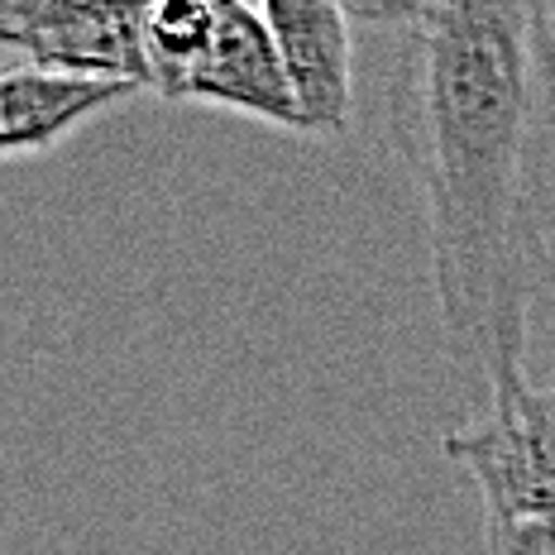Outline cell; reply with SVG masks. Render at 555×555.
Listing matches in <instances>:
<instances>
[{
    "mask_svg": "<svg viewBox=\"0 0 555 555\" xmlns=\"http://www.w3.org/2000/svg\"><path fill=\"white\" fill-rule=\"evenodd\" d=\"M398 29L388 139L426 211L431 283L450 360L489 388L522 392L531 307L555 287L541 230V168L555 149V5L446 0L345 5Z\"/></svg>",
    "mask_w": 555,
    "mask_h": 555,
    "instance_id": "1",
    "label": "cell"
},
{
    "mask_svg": "<svg viewBox=\"0 0 555 555\" xmlns=\"http://www.w3.org/2000/svg\"><path fill=\"white\" fill-rule=\"evenodd\" d=\"M441 450L474 479L489 517L555 513V388L527 384L450 431Z\"/></svg>",
    "mask_w": 555,
    "mask_h": 555,
    "instance_id": "2",
    "label": "cell"
},
{
    "mask_svg": "<svg viewBox=\"0 0 555 555\" xmlns=\"http://www.w3.org/2000/svg\"><path fill=\"white\" fill-rule=\"evenodd\" d=\"M144 5H67V0H0V39L25 67L53 77L144 87L139 49Z\"/></svg>",
    "mask_w": 555,
    "mask_h": 555,
    "instance_id": "3",
    "label": "cell"
},
{
    "mask_svg": "<svg viewBox=\"0 0 555 555\" xmlns=\"http://www.w3.org/2000/svg\"><path fill=\"white\" fill-rule=\"evenodd\" d=\"M263 20L283 57L297 134H345L354 115V39L345 5L269 0Z\"/></svg>",
    "mask_w": 555,
    "mask_h": 555,
    "instance_id": "4",
    "label": "cell"
},
{
    "mask_svg": "<svg viewBox=\"0 0 555 555\" xmlns=\"http://www.w3.org/2000/svg\"><path fill=\"white\" fill-rule=\"evenodd\" d=\"M172 101L221 106V111L249 115V120L278 125V130H297L293 91H287L283 57H278L263 10L240 5V0L216 5L211 34H206L202 53L192 57Z\"/></svg>",
    "mask_w": 555,
    "mask_h": 555,
    "instance_id": "5",
    "label": "cell"
},
{
    "mask_svg": "<svg viewBox=\"0 0 555 555\" xmlns=\"http://www.w3.org/2000/svg\"><path fill=\"white\" fill-rule=\"evenodd\" d=\"M130 82H91V77H53L39 67L0 73V164L34 158L63 144L96 115L130 101Z\"/></svg>",
    "mask_w": 555,
    "mask_h": 555,
    "instance_id": "6",
    "label": "cell"
},
{
    "mask_svg": "<svg viewBox=\"0 0 555 555\" xmlns=\"http://www.w3.org/2000/svg\"><path fill=\"white\" fill-rule=\"evenodd\" d=\"M216 5L211 0H158L144 5L139 20V49H144V87H154L164 101L178 96L192 57L202 53L211 34Z\"/></svg>",
    "mask_w": 555,
    "mask_h": 555,
    "instance_id": "7",
    "label": "cell"
},
{
    "mask_svg": "<svg viewBox=\"0 0 555 555\" xmlns=\"http://www.w3.org/2000/svg\"><path fill=\"white\" fill-rule=\"evenodd\" d=\"M483 546L489 555H555V513L489 517Z\"/></svg>",
    "mask_w": 555,
    "mask_h": 555,
    "instance_id": "8",
    "label": "cell"
},
{
    "mask_svg": "<svg viewBox=\"0 0 555 555\" xmlns=\"http://www.w3.org/2000/svg\"><path fill=\"white\" fill-rule=\"evenodd\" d=\"M0 53H5V39H0Z\"/></svg>",
    "mask_w": 555,
    "mask_h": 555,
    "instance_id": "9",
    "label": "cell"
}]
</instances>
